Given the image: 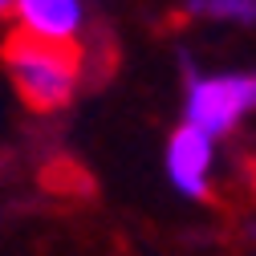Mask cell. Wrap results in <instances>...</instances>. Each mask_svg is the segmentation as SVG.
Instances as JSON below:
<instances>
[{
	"label": "cell",
	"mask_w": 256,
	"mask_h": 256,
	"mask_svg": "<svg viewBox=\"0 0 256 256\" xmlns=\"http://www.w3.org/2000/svg\"><path fill=\"white\" fill-rule=\"evenodd\" d=\"M12 4H16V0H0V12H8Z\"/></svg>",
	"instance_id": "6"
},
{
	"label": "cell",
	"mask_w": 256,
	"mask_h": 256,
	"mask_svg": "<svg viewBox=\"0 0 256 256\" xmlns=\"http://www.w3.org/2000/svg\"><path fill=\"white\" fill-rule=\"evenodd\" d=\"M196 12L208 16H236V20H252L256 16V0H191Z\"/></svg>",
	"instance_id": "5"
},
{
	"label": "cell",
	"mask_w": 256,
	"mask_h": 256,
	"mask_svg": "<svg viewBox=\"0 0 256 256\" xmlns=\"http://www.w3.org/2000/svg\"><path fill=\"white\" fill-rule=\"evenodd\" d=\"M208 167H212V134L183 122L167 142V171H171L175 187L196 200L208 196Z\"/></svg>",
	"instance_id": "3"
},
{
	"label": "cell",
	"mask_w": 256,
	"mask_h": 256,
	"mask_svg": "<svg viewBox=\"0 0 256 256\" xmlns=\"http://www.w3.org/2000/svg\"><path fill=\"white\" fill-rule=\"evenodd\" d=\"M256 106V74H228V78H204L187 94V122L208 134L232 130L236 118Z\"/></svg>",
	"instance_id": "2"
},
{
	"label": "cell",
	"mask_w": 256,
	"mask_h": 256,
	"mask_svg": "<svg viewBox=\"0 0 256 256\" xmlns=\"http://www.w3.org/2000/svg\"><path fill=\"white\" fill-rule=\"evenodd\" d=\"M4 70L20 94V102L37 114H53L61 110L82 78V53L74 41H49V37H33L16 28L0 45Z\"/></svg>",
	"instance_id": "1"
},
{
	"label": "cell",
	"mask_w": 256,
	"mask_h": 256,
	"mask_svg": "<svg viewBox=\"0 0 256 256\" xmlns=\"http://www.w3.org/2000/svg\"><path fill=\"white\" fill-rule=\"evenodd\" d=\"M24 33L49 37V41H74L82 24V4L78 0H16L12 4Z\"/></svg>",
	"instance_id": "4"
}]
</instances>
